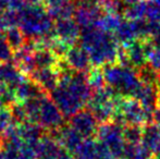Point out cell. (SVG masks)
Instances as JSON below:
<instances>
[{"instance_id": "obj_6", "label": "cell", "mask_w": 160, "mask_h": 159, "mask_svg": "<svg viewBox=\"0 0 160 159\" xmlns=\"http://www.w3.org/2000/svg\"><path fill=\"white\" fill-rule=\"evenodd\" d=\"M149 39V38H148ZM148 39H135L124 46L125 55L128 57V64L133 68H142L143 66L148 63L147 59V44Z\"/></svg>"}, {"instance_id": "obj_8", "label": "cell", "mask_w": 160, "mask_h": 159, "mask_svg": "<svg viewBox=\"0 0 160 159\" xmlns=\"http://www.w3.org/2000/svg\"><path fill=\"white\" fill-rule=\"evenodd\" d=\"M73 125L78 134L84 136H92L97 132V119L93 112H80L73 119Z\"/></svg>"}, {"instance_id": "obj_13", "label": "cell", "mask_w": 160, "mask_h": 159, "mask_svg": "<svg viewBox=\"0 0 160 159\" xmlns=\"http://www.w3.org/2000/svg\"><path fill=\"white\" fill-rule=\"evenodd\" d=\"M89 61H91V58H89V55L87 52L83 50H78V49H75V50L72 51V63L78 69H85L87 66L89 64Z\"/></svg>"}, {"instance_id": "obj_4", "label": "cell", "mask_w": 160, "mask_h": 159, "mask_svg": "<svg viewBox=\"0 0 160 159\" xmlns=\"http://www.w3.org/2000/svg\"><path fill=\"white\" fill-rule=\"evenodd\" d=\"M57 95H61V97H56L59 107H61L64 111L75 112L88 102L91 91L84 77H76L70 79L69 88L59 89Z\"/></svg>"}, {"instance_id": "obj_3", "label": "cell", "mask_w": 160, "mask_h": 159, "mask_svg": "<svg viewBox=\"0 0 160 159\" xmlns=\"http://www.w3.org/2000/svg\"><path fill=\"white\" fill-rule=\"evenodd\" d=\"M112 120L121 125L143 127L152 123V113L148 112L135 98L119 96Z\"/></svg>"}, {"instance_id": "obj_9", "label": "cell", "mask_w": 160, "mask_h": 159, "mask_svg": "<svg viewBox=\"0 0 160 159\" xmlns=\"http://www.w3.org/2000/svg\"><path fill=\"white\" fill-rule=\"evenodd\" d=\"M113 35L119 44H121L123 47L132 42L133 40L138 39L135 21L128 19H122L118 27L113 32Z\"/></svg>"}, {"instance_id": "obj_5", "label": "cell", "mask_w": 160, "mask_h": 159, "mask_svg": "<svg viewBox=\"0 0 160 159\" xmlns=\"http://www.w3.org/2000/svg\"><path fill=\"white\" fill-rule=\"evenodd\" d=\"M123 125L117 122H106L98 130L99 138L105 146L108 147L114 158H122L123 151L125 147L124 135H123Z\"/></svg>"}, {"instance_id": "obj_1", "label": "cell", "mask_w": 160, "mask_h": 159, "mask_svg": "<svg viewBox=\"0 0 160 159\" xmlns=\"http://www.w3.org/2000/svg\"><path fill=\"white\" fill-rule=\"evenodd\" d=\"M84 45L91 61L97 66H108L118 61L121 47L112 33L101 27L89 28L84 35Z\"/></svg>"}, {"instance_id": "obj_10", "label": "cell", "mask_w": 160, "mask_h": 159, "mask_svg": "<svg viewBox=\"0 0 160 159\" xmlns=\"http://www.w3.org/2000/svg\"><path fill=\"white\" fill-rule=\"evenodd\" d=\"M137 73L141 82L146 83V84H154L159 85V73L158 70L152 67L149 63L145 64L142 68L137 69ZM160 86V85H159Z\"/></svg>"}, {"instance_id": "obj_12", "label": "cell", "mask_w": 160, "mask_h": 159, "mask_svg": "<svg viewBox=\"0 0 160 159\" xmlns=\"http://www.w3.org/2000/svg\"><path fill=\"white\" fill-rule=\"evenodd\" d=\"M123 135L128 144H141L143 137V127L127 125L123 131Z\"/></svg>"}, {"instance_id": "obj_2", "label": "cell", "mask_w": 160, "mask_h": 159, "mask_svg": "<svg viewBox=\"0 0 160 159\" xmlns=\"http://www.w3.org/2000/svg\"><path fill=\"white\" fill-rule=\"evenodd\" d=\"M103 75L108 86L123 97H133L142 83L136 69L118 62L108 64L103 71Z\"/></svg>"}, {"instance_id": "obj_7", "label": "cell", "mask_w": 160, "mask_h": 159, "mask_svg": "<svg viewBox=\"0 0 160 159\" xmlns=\"http://www.w3.org/2000/svg\"><path fill=\"white\" fill-rule=\"evenodd\" d=\"M143 146L149 149L155 159L160 157V127L155 123H148L143 129L142 143Z\"/></svg>"}, {"instance_id": "obj_14", "label": "cell", "mask_w": 160, "mask_h": 159, "mask_svg": "<svg viewBox=\"0 0 160 159\" xmlns=\"http://www.w3.org/2000/svg\"><path fill=\"white\" fill-rule=\"evenodd\" d=\"M158 73H159V85H160V69L158 70Z\"/></svg>"}, {"instance_id": "obj_11", "label": "cell", "mask_w": 160, "mask_h": 159, "mask_svg": "<svg viewBox=\"0 0 160 159\" xmlns=\"http://www.w3.org/2000/svg\"><path fill=\"white\" fill-rule=\"evenodd\" d=\"M37 112L39 113L42 121L45 125L47 127H55L58 124L60 117L58 115V112L56 111V109L52 107V104H46V106H42V108H39L37 110Z\"/></svg>"}]
</instances>
